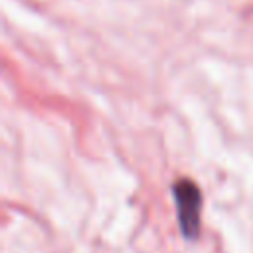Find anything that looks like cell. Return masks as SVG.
<instances>
[{
    "label": "cell",
    "instance_id": "6da1fadb",
    "mask_svg": "<svg viewBox=\"0 0 253 253\" xmlns=\"http://www.w3.org/2000/svg\"><path fill=\"white\" fill-rule=\"evenodd\" d=\"M176 211H178V223L186 237H196L200 231V210H202V194L198 186L188 180L180 178L172 186Z\"/></svg>",
    "mask_w": 253,
    "mask_h": 253
}]
</instances>
